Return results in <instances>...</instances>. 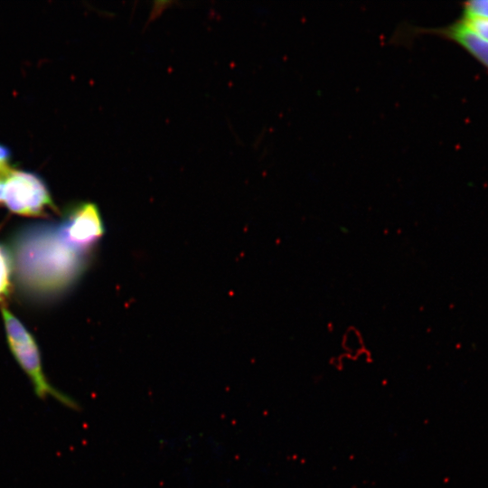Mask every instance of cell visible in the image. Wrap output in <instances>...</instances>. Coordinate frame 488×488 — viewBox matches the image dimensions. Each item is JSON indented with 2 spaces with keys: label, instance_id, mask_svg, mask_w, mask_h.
Returning <instances> with one entry per match:
<instances>
[{
  "label": "cell",
  "instance_id": "cell-1",
  "mask_svg": "<svg viewBox=\"0 0 488 488\" xmlns=\"http://www.w3.org/2000/svg\"><path fill=\"white\" fill-rule=\"evenodd\" d=\"M14 255L21 286L34 295L52 296L64 292L78 280L89 254L69 244L57 223H42L17 233Z\"/></svg>",
  "mask_w": 488,
  "mask_h": 488
},
{
  "label": "cell",
  "instance_id": "cell-2",
  "mask_svg": "<svg viewBox=\"0 0 488 488\" xmlns=\"http://www.w3.org/2000/svg\"><path fill=\"white\" fill-rule=\"evenodd\" d=\"M1 312L9 349L30 380L37 398L46 399L51 397L67 408H77L78 404L72 398L57 389L48 380L39 347L31 333L5 305H1Z\"/></svg>",
  "mask_w": 488,
  "mask_h": 488
},
{
  "label": "cell",
  "instance_id": "cell-3",
  "mask_svg": "<svg viewBox=\"0 0 488 488\" xmlns=\"http://www.w3.org/2000/svg\"><path fill=\"white\" fill-rule=\"evenodd\" d=\"M3 205L24 217H42L47 211L56 210L43 178L35 172L14 167L5 175Z\"/></svg>",
  "mask_w": 488,
  "mask_h": 488
},
{
  "label": "cell",
  "instance_id": "cell-4",
  "mask_svg": "<svg viewBox=\"0 0 488 488\" xmlns=\"http://www.w3.org/2000/svg\"><path fill=\"white\" fill-rule=\"evenodd\" d=\"M424 33L437 35L455 42L488 70V41L474 33L458 19L447 25L433 28L401 22L394 30L389 42L407 46L411 44L415 37Z\"/></svg>",
  "mask_w": 488,
  "mask_h": 488
},
{
  "label": "cell",
  "instance_id": "cell-5",
  "mask_svg": "<svg viewBox=\"0 0 488 488\" xmlns=\"http://www.w3.org/2000/svg\"><path fill=\"white\" fill-rule=\"evenodd\" d=\"M57 225L69 244L88 254L91 252L104 232L99 210L92 202L73 204L65 211Z\"/></svg>",
  "mask_w": 488,
  "mask_h": 488
},
{
  "label": "cell",
  "instance_id": "cell-6",
  "mask_svg": "<svg viewBox=\"0 0 488 488\" xmlns=\"http://www.w3.org/2000/svg\"><path fill=\"white\" fill-rule=\"evenodd\" d=\"M12 261L7 249L0 244V301L9 296L11 289Z\"/></svg>",
  "mask_w": 488,
  "mask_h": 488
},
{
  "label": "cell",
  "instance_id": "cell-7",
  "mask_svg": "<svg viewBox=\"0 0 488 488\" xmlns=\"http://www.w3.org/2000/svg\"><path fill=\"white\" fill-rule=\"evenodd\" d=\"M458 20L474 33L488 41V18L461 14Z\"/></svg>",
  "mask_w": 488,
  "mask_h": 488
},
{
  "label": "cell",
  "instance_id": "cell-8",
  "mask_svg": "<svg viewBox=\"0 0 488 488\" xmlns=\"http://www.w3.org/2000/svg\"><path fill=\"white\" fill-rule=\"evenodd\" d=\"M461 14L488 18V0H472L461 4Z\"/></svg>",
  "mask_w": 488,
  "mask_h": 488
},
{
  "label": "cell",
  "instance_id": "cell-9",
  "mask_svg": "<svg viewBox=\"0 0 488 488\" xmlns=\"http://www.w3.org/2000/svg\"><path fill=\"white\" fill-rule=\"evenodd\" d=\"M13 153L9 146L0 143V173H4L12 168L11 162Z\"/></svg>",
  "mask_w": 488,
  "mask_h": 488
},
{
  "label": "cell",
  "instance_id": "cell-10",
  "mask_svg": "<svg viewBox=\"0 0 488 488\" xmlns=\"http://www.w3.org/2000/svg\"><path fill=\"white\" fill-rule=\"evenodd\" d=\"M6 172L0 173V205H3L5 175Z\"/></svg>",
  "mask_w": 488,
  "mask_h": 488
}]
</instances>
